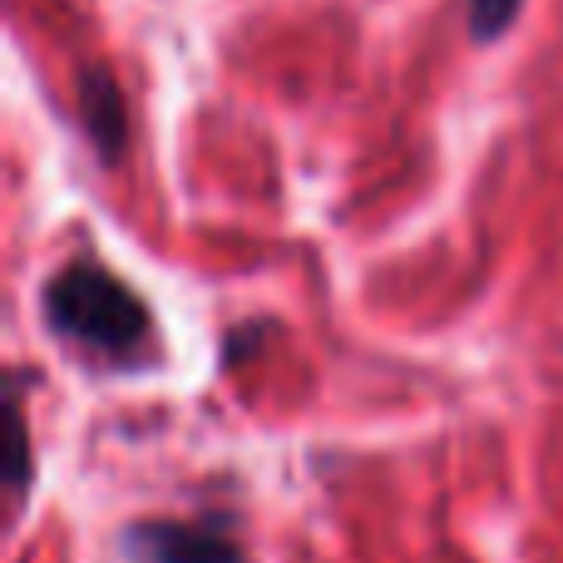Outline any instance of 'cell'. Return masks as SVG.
Instances as JSON below:
<instances>
[{"label": "cell", "mask_w": 563, "mask_h": 563, "mask_svg": "<svg viewBox=\"0 0 563 563\" xmlns=\"http://www.w3.org/2000/svg\"><path fill=\"white\" fill-rule=\"evenodd\" d=\"M40 307L55 336L99 356H129L148 341L154 317L129 282H119L95 257H75L40 287Z\"/></svg>", "instance_id": "cell-1"}, {"label": "cell", "mask_w": 563, "mask_h": 563, "mask_svg": "<svg viewBox=\"0 0 563 563\" xmlns=\"http://www.w3.org/2000/svg\"><path fill=\"white\" fill-rule=\"evenodd\" d=\"M75 109H79V129H85L89 148L99 154V164H119L129 148V104L119 79L104 65H85L75 79Z\"/></svg>", "instance_id": "cell-3"}, {"label": "cell", "mask_w": 563, "mask_h": 563, "mask_svg": "<svg viewBox=\"0 0 563 563\" xmlns=\"http://www.w3.org/2000/svg\"><path fill=\"white\" fill-rule=\"evenodd\" d=\"M124 554L134 563H247L243 544L218 525H178V519L124 529Z\"/></svg>", "instance_id": "cell-2"}, {"label": "cell", "mask_w": 563, "mask_h": 563, "mask_svg": "<svg viewBox=\"0 0 563 563\" xmlns=\"http://www.w3.org/2000/svg\"><path fill=\"white\" fill-rule=\"evenodd\" d=\"M5 426H10V450H5V485L10 499H25L30 479H35V460H30V426H25V406H20V380H10L5 396Z\"/></svg>", "instance_id": "cell-4"}, {"label": "cell", "mask_w": 563, "mask_h": 563, "mask_svg": "<svg viewBox=\"0 0 563 563\" xmlns=\"http://www.w3.org/2000/svg\"><path fill=\"white\" fill-rule=\"evenodd\" d=\"M519 10H525V0H465L470 35H475L479 45H495V40L519 20Z\"/></svg>", "instance_id": "cell-5"}]
</instances>
